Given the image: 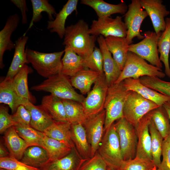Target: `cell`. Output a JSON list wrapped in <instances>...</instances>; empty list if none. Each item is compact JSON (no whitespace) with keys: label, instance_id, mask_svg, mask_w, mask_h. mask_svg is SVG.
<instances>
[{"label":"cell","instance_id":"obj_23","mask_svg":"<svg viewBox=\"0 0 170 170\" xmlns=\"http://www.w3.org/2000/svg\"><path fill=\"white\" fill-rule=\"evenodd\" d=\"M23 105L30 113V126L35 129L43 132L54 122V121L41 105H35L29 101Z\"/></svg>","mask_w":170,"mask_h":170},{"label":"cell","instance_id":"obj_28","mask_svg":"<svg viewBox=\"0 0 170 170\" xmlns=\"http://www.w3.org/2000/svg\"><path fill=\"white\" fill-rule=\"evenodd\" d=\"M41 105L54 121L68 122L62 99L50 94L42 98Z\"/></svg>","mask_w":170,"mask_h":170},{"label":"cell","instance_id":"obj_5","mask_svg":"<svg viewBox=\"0 0 170 170\" xmlns=\"http://www.w3.org/2000/svg\"><path fill=\"white\" fill-rule=\"evenodd\" d=\"M165 76L161 69L149 64L136 54L128 51L125 65L115 83H120L128 78L138 79L147 76L162 78Z\"/></svg>","mask_w":170,"mask_h":170},{"label":"cell","instance_id":"obj_6","mask_svg":"<svg viewBox=\"0 0 170 170\" xmlns=\"http://www.w3.org/2000/svg\"><path fill=\"white\" fill-rule=\"evenodd\" d=\"M159 106L135 92L128 91L123 108V116L135 128L143 117Z\"/></svg>","mask_w":170,"mask_h":170},{"label":"cell","instance_id":"obj_29","mask_svg":"<svg viewBox=\"0 0 170 170\" xmlns=\"http://www.w3.org/2000/svg\"><path fill=\"white\" fill-rule=\"evenodd\" d=\"M64 54L61 59V73L70 77L82 70L84 67L83 59L74 52L69 47L65 46Z\"/></svg>","mask_w":170,"mask_h":170},{"label":"cell","instance_id":"obj_33","mask_svg":"<svg viewBox=\"0 0 170 170\" xmlns=\"http://www.w3.org/2000/svg\"><path fill=\"white\" fill-rule=\"evenodd\" d=\"M43 148L47 151L50 162L61 158L70 153L73 148L69 144L49 138L45 135Z\"/></svg>","mask_w":170,"mask_h":170},{"label":"cell","instance_id":"obj_27","mask_svg":"<svg viewBox=\"0 0 170 170\" xmlns=\"http://www.w3.org/2000/svg\"><path fill=\"white\" fill-rule=\"evenodd\" d=\"M103 73L85 68L71 77L70 80L73 87L84 95L90 91L92 85Z\"/></svg>","mask_w":170,"mask_h":170},{"label":"cell","instance_id":"obj_1","mask_svg":"<svg viewBox=\"0 0 170 170\" xmlns=\"http://www.w3.org/2000/svg\"><path fill=\"white\" fill-rule=\"evenodd\" d=\"M89 29L88 24L82 19L67 26L63 44L83 58L88 57L93 52L98 37L91 35Z\"/></svg>","mask_w":170,"mask_h":170},{"label":"cell","instance_id":"obj_46","mask_svg":"<svg viewBox=\"0 0 170 170\" xmlns=\"http://www.w3.org/2000/svg\"><path fill=\"white\" fill-rule=\"evenodd\" d=\"M16 123L13 120L12 115L8 112V108L3 105L0 106V133L5 132L9 128Z\"/></svg>","mask_w":170,"mask_h":170},{"label":"cell","instance_id":"obj_47","mask_svg":"<svg viewBox=\"0 0 170 170\" xmlns=\"http://www.w3.org/2000/svg\"><path fill=\"white\" fill-rule=\"evenodd\" d=\"M12 116L16 124L30 126L31 116L29 111L23 105L19 106Z\"/></svg>","mask_w":170,"mask_h":170},{"label":"cell","instance_id":"obj_20","mask_svg":"<svg viewBox=\"0 0 170 170\" xmlns=\"http://www.w3.org/2000/svg\"><path fill=\"white\" fill-rule=\"evenodd\" d=\"M78 0H69L63 6L62 9L57 13L55 19L47 22V29L50 32L56 33L60 38L64 37L66 20L74 11L77 12Z\"/></svg>","mask_w":170,"mask_h":170},{"label":"cell","instance_id":"obj_21","mask_svg":"<svg viewBox=\"0 0 170 170\" xmlns=\"http://www.w3.org/2000/svg\"><path fill=\"white\" fill-rule=\"evenodd\" d=\"M81 3L88 6L95 11L99 18L110 17L114 14H125L128 6L124 2L113 4L107 3L103 0H81Z\"/></svg>","mask_w":170,"mask_h":170},{"label":"cell","instance_id":"obj_15","mask_svg":"<svg viewBox=\"0 0 170 170\" xmlns=\"http://www.w3.org/2000/svg\"><path fill=\"white\" fill-rule=\"evenodd\" d=\"M151 120L149 112L143 117L135 127L138 137L136 157L152 160L151 139L149 128Z\"/></svg>","mask_w":170,"mask_h":170},{"label":"cell","instance_id":"obj_44","mask_svg":"<svg viewBox=\"0 0 170 170\" xmlns=\"http://www.w3.org/2000/svg\"><path fill=\"white\" fill-rule=\"evenodd\" d=\"M83 59L85 68L100 73H104L103 56L99 48L95 46L93 52L90 55Z\"/></svg>","mask_w":170,"mask_h":170},{"label":"cell","instance_id":"obj_37","mask_svg":"<svg viewBox=\"0 0 170 170\" xmlns=\"http://www.w3.org/2000/svg\"><path fill=\"white\" fill-rule=\"evenodd\" d=\"M74 148L71 151L64 157L49 162L40 170H76L79 161Z\"/></svg>","mask_w":170,"mask_h":170},{"label":"cell","instance_id":"obj_25","mask_svg":"<svg viewBox=\"0 0 170 170\" xmlns=\"http://www.w3.org/2000/svg\"><path fill=\"white\" fill-rule=\"evenodd\" d=\"M3 138L10 156L20 160L26 150L29 146L27 143L20 136L14 126L5 132Z\"/></svg>","mask_w":170,"mask_h":170},{"label":"cell","instance_id":"obj_2","mask_svg":"<svg viewBox=\"0 0 170 170\" xmlns=\"http://www.w3.org/2000/svg\"><path fill=\"white\" fill-rule=\"evenodd\" d=\"M68 77L60 72L32 87L31 89L48 92L62 99L73 100L81 103L85 97L75 90Z\"/></svg>","mask_w":170,"mask_h":170},{"label":"cell","instance_id":"obj_35","mask_svg":"<svg viewBox=\"0 0 170 170\" xmlns=\"http://www.w3.org/2000/svg\"><path fill=\"white\" fill-rule=\"evenodd\" d=\"M150 113L151 120L163 139L170 136V121L164 106H159Z\"/></svg>","mask_w":170,"mask_h":170},{"label":"cell","instance_id":"obj_4","mask_svg":"<svg viewBox=\"0 0 170 170\" xmlns=\"http://www.w3.org/2000/svg\"><path fill=\"white\" fill-rule=\"evenodd\" d=\"M128 93L122 82L108 87L104 105L105 111L104 132L115 121L123 117V108Z\"/></svg>","mask_w":170,"mask_h":170},{"label":"cell","instance_id":"obj_30","mask_svg":"<svg viewBox=\"0 0 170 170\" xmlns=\"http://www.w3.org/2000/svg\"><path fill=\"white\" fill-rule=\"evenodd\" d=\"M71 124L68 122L54 121L43 133L46 136L66 143L74 148L71 138Z\"/></svg>","mask_w":170,"mask_h":170},{"label":"cell","instance_id":"obj_36","mask_svg":"<svg viewBox=\"0 0 170 170\" xmlns=\"http://www.w3.org/2000/svg\"><path fill=\"white\" fill-rule=\"evenodd\" d=\"M16 131L29 146H39L43 148V140L45 135L30 126L17 124L14 126Z\"/></svg>","mask_w":170,"mask_h":170},{"label":"cell","instance_id":"obj_42","mask_svg":"<svg viewBox=\"0 0 170 170\" xmlns=\"http://www.w3.org/2000/svg\"><path fill=\"white\" fill-rule=\"evenodd\" d=\"M139 79L144 85L170 97V82L154 76H143Z\"/></svg>","mask_w":170,"mask_h":170},{"label":"cell","instance_id":"obj_51","mask_svg":"<svg viewBox=\"0 0 170 170\" xmlns=\"http://www.w3.org/2000/svg\"><path fill=\"white\" fill-rule=\"evenodd\" d=\"M163 106L166 110L168 115L170 121V100L165 102Z\"/></svg>","mask_w":170,"mask_h":170},{"label":"cell","instance_id":"obj_32","mask_svg":"<svg viewBox=\"0 0 170 170\" xmlns=\"http://www.w3.org/2000/svg\"><path fill=\"white\" fill-rule=\"evenodd\" d=\"M71 139L79 153L84 158L91 157L90 148L85 128L81 124L71 125Z\"/></svg>","mask_w":170,"mask_h":170},{"label":"cell","instance_id":"obj_31","mask_svg":"<svg viewBox=\"0 0 170 170\" xmlns=\"http://www.w3.org/2000/svg\"><path fill=\"white\" fill-rule=\"evenodd\" d=\"M166 28L159 37L157 44L159 59L164 65L165 73L170 78L169 57L170 51V18L165 19Z\"/></svg>","mask_w":170,"mask_h":170},{"label":"cell","instance_id":"obj_34","mask_svg":"<svg viewBox=\"0 0 170 170\" xmlns=\"http://www.w3.org/2000/svg\"><path fill=\"white\" fill-rule=\"evenodd\" d=\"M65 108L67 122L71 125H83L88 118L82 104L73 100L62 99Z\"/></svg>","mask_w":170,"mask_h":170},{"label":"cell","instance_id":"obj_13","mask_svg":"<svg viewBox=\"0 0 170 170\" xmlns=\"http://www.w3.org/2000/svg\"><path fill=\"white\" fill-rule=\"evenodd\" d=\"M105 111L104 110L98 114L89 117L83 125L90 148L91 157L97 152L104 133Z\"/></svg>","mask_w":170,"mask_h":170},{"label":"cell","instance_id":"obj_40","mask_svg":"<svg viewBox=\"0 0 170 170\" xmlns=\"http://www.w3.org/2000/svg\"><path fill=\"white\" fill-rule=\"evenodd\" d=\"M151 139V152L152 161L157 168L161 163L163 139L151 120L149 126Z\"/></svg>","mask_w":170,"mask_h":170},{"label":"cell","instance_id":"obj_11","mask_svg":"<svg viewBox=\"0 0 170 170\" xmlns=\"http://www.w3.org/2000/svg\"><path fill=\"white\" fill-rule=\"evenodd\" d=\"M124 15V22L127 30L125 38L128 44H132L135 37L143 39L144 36L141 34L140 28L142 22L148 14L142 8L139 0H132Z\"/></svg>","mask_w":170,"mask_h":170},{"label":"cell","instance_id":"obj_14","mask_svg":"<svg viewBox=\"0 0 170 170\" xmlns=\"http://www.w3.org/2000/svg\"><path fill=\"white\" fill-rule=\"evenodd\" d=\"M141 6L149 16L157 34L163 32L166 28L165 18L170 14L162 0H139Z\"/></svg>","mask_w":170,"mask_h":170},{"label":"cell","instance_id":"obj_45","mask_svg":"<svg viewBox=\"0 0 170 170\" xmlns=\"http://www.w3.org/2000/svg\"><path fill=\"white\" fill-rule=\"evenodd\" d=\"M0 168L6 170H40L29 166L11 156L0 158Z\"/></svg>","mask_w":170,"mask_h":170},{"label":"cell","instance_id":"obj_54","mask_svg":"<svg viewBox=\"0 0 170 170\" xmlns=\"http://www.w3.org/2000/svg\"><path fill=\"white\" fill-rule=\"evenodd\" d=\"M156 170H158L157 169Z\"/></svg>","mask_w":170,"mask_h":170},{"label":"cell","instance_id":"obj_24","mask_svg":"<svg viewBox=\"0 0 170 170\" xmlns=\"http://www.w3.org/2000/svg\"><path fill=\"white\" fill-rule=\"evenodd\" d=\"M28 39L27 36L23 35L15 41L13 57L6 77L13 79L25 64L29 63L25 50Z\"/></svg>","mask_w":170,"mask_h":170},{"label":"cell","instance_id":"obj_12","mask_svg":"<svg viewBox=\"0 0 170 170\" xmlns=\"http://www.w3.org/2000/svg\"><path fill=\"white\" fill-rule=\"evenodd\" d=\"M122 18L121 16H117L115 18L107 17L94 20L89 33L97 37L102 36L105 38L110 36L125 38L127 30Z\"/></svg>","mask_w":170,"mask_h":170},{"label":"cell","instance_id":"obj_52","mask_svg":"<svg viewBox=\"0 0 170 170\" xmlns=\"http://www.w3.org/2000/svg\"><path fill=\"white\" fill-rule=\"evenodd\" d=\"M107 170H115L111 167H107Z\"/></svg>","mask_w":170,"mask_h":170},{"label":"cell","instance_id":"obj_49","mask_svg":"<svg viewBox=\"0 0 170 170\" xmlns=\"http://www.w3.org/2000/svg\"><path fill=\"white\" fill-rule=\"evenodd\" d=\"M11 2L18 8L21 11L22 23L23 24L27 23V19L26 12H28L26 1L25 0H11Z\"/></svg>","mask_w":170,"mask_h":170},{"label":"cell","instance_id":"obj_50","mask_svg":"<svg viewBox=\"0 0 170 170\" xmlns=\"http://www.w3.org/2000/svg\"><path fill=\"white\" fill-rule=\"evenodd\" d=\"M10 154L3 144L1 143L0 145V158L10 156Z\"/></svg>","mask_w":170,"mask_h":170},{"label":"cell","instance_id":"obj_19","mask_svg":"<svg viewBox=\"0 0 170 170\" xmlns=\"http://www.w3.org/2000/svg\"><path fill=\"white\" fill-rule=\"evenodd\" d=\"M13 79L5 77L0 83V103L8 105L13 114L18 107L30 101L20 97L14 88Z\"/></svg>","mask_w":170,"mask_h":170},{"label":"cell","instance_id":"obj_7","mask_svg":"<svg viewBox=\"0 0 170 170\" xmlns=\"http://www.w3.org/2000/svg\"><path fill=\"white\" fill-rule=\"evenodd\" d=\"M98 152L107 167L115 169L123 160L114 123L104 132Z\"/></svg>","mask_w":170,"mask_h":170},{"label":"cell","instance_id":"obj_26","mask_svg":"<svg viewBox=\"0 0 170 170\" xmlns=\"http://www.w3.org/2000/svg\"><path fill=\"white\" fill-rule=\"evenodd\" d=\"M20 161L29 166L40 169L50 162V158L45 149L32 146L26 148Z\"/></svg>","mask_w":170,"mask_h":170},{"label":"cell","instance_id":"obj_16","mask_svg":"<svg viewBox=\"0 0 170 170\" xmlns=\"http://www.w3.org/2000/svg\"><path fill=\"white\" fill-rule=\"evenodd\" d=\"M97 41L103 58V71L106 84L108 87L115 83L122 72L107 48L105 38L98 37Z\"/></svg>","mask_w":170,"mask_h":170},{"label":"cell","instance_id":"obj_39","mask_svg":"<svg viewBox=\"0 0 170 170\" xmlns=\"http://www.w3.org/2000/svg\"><path fill=\"white\" fill-rule=\"evenodd\" d=\"M32 70L25 64L13 79V85L18 94L20 97L28 99L31 102V97L28 86V74Z\"/></svg>","mask_w":170,"mask_h":170},{"label":"cell","instance_id":"obj_22","mask_svg":"<svg viewBox=\"0 0 170 170\" xmlns=\"http://www.w3.org/2000/svg\"><path fill=\"white\" fill-rule=\"evenodd\" d=\"M107 48L122 71L126 61L129 45L126 38L108 37L105 38Z\"/></svg>","mask_w":170,"mask_h":170},{"label":"cell","instance_id":"obj_3","mask_svg":"<svg viewBox=\"0 0 170 170\" xmlns=\"http://www.w3.org/2000/svg\"><path fill=\"white\" fill-rule=\"evenodd\" d=\"M64 50L52 53H44L26 48L28 62L41 76L46 79L61 72V58Z\"/></svg>","mask_w":170,"mask_h":170},{"label":"cell","instance_id":"obj_18","mask_svg":"<svg viewBox=\"0 0 170 170\" xmlns=\"http://www.w3.org/2000/svg\"><path fill=\"white\" fill-rule=\"evenodd\" d=\"M20 18L17 14L8 17L3 28L0 31V67H4L3 57L5 51H11L15 48V44L11 40L12 33L16 29Z\"/></svg>","mask_w":170,"mask_h":170},{"label":"cell","instance_id":"obj_17","mask_svg":"<svg viewBox=\"0 0 170 170\" xmlns=\"http://www.w3.org/2000/svg\"><path fill=\"white\" fill-rule=\"evenodd\" d=\"M122 83L127 91L136 92L144 98L151 100L159 106L170 100V97L154 90L142 84L139 79L128 78Z\"/></svg>","mask_w":170,"mask_h":170},{"label":"cell","instance_id":"obj_9","mask_svg":"<svg viewBox=\"0 0 170 170\" xmlns=\"http://www.w3.org/2000/svg\"><path fill=\"white\" fill-rule=\"evenodd\" d=\"M114 126L119 137L123 160L134 158L138 143L135 128L124 117L118 120Z\"/></svg>","mask_w":170,"mask_h":170},{"label":"cell","instance_id":"obj_48","mask_svg":"<svg viewBox=\"0 0 170 170\" xmlns=\"http://www.w3.org/2000/svg\"><path fill=\"white\" fill-rule=\"evenodd\" d=\"M162 156V159L157 169L170 170V136L163 139Z\"/></svg>","mask_w":170,"mask_h":170},{"label":"cell","instance_id":"obj_53","mask_svg":"<svg viewBox=\"0 0 170 170\" xmlns=\"http://www.w3.org/2000/svg\"><path fill=\"white\" fill-rule=\"evenodd\" d=\"M0 170H6L3 169H2V168H0Z\"/></svg>","mask_w":170,"mask_h":170},{"label":"cell","instance_id":"obj_10","mask_svg":"<svg viewBox=\"0 0 170 170\" xmlns=\"http://www.w3.org/2000/svg\"><path fill=\"white\" fill-rule=\"evenodd\" d=\"M108 87L103 73L95 82L92 89L88 93L87 97L81 103L88 118L104 110Z\"/></svg>","mask_w":170,"mask_h":170},{"label":"cell","instance_id":"obj_8","mask_svg":"<svg viewBox=\"0 0 170 170\" xmlns=\"http://www.w3.org/2000/svg\"><path fill=\"white\" fill-rule=\"evenodd\" d=\"M162 33L157 34L153 31H145L144 33V38L141 41L129 45L128 51L136 54L150 64L161 69L162 64L158 56L157 44Z\"/></svg>","mask_w":170,"mask_h":170},{"label":"cell","instance_id":"obj_43","mask_svg":"<svg viewBox=\"0 0 170 170\" xmlns=\"http://www.w3.org/2000/svg\"><path fill=\"white\" fill-rule=\"evenodd\" d=\"M107 165L97 152L93 156L81 159L76 170H107Z\"/></svg>","mask_w":170,"mask_h":170},{"label":"cell","instance_id":"obj_38","mask_svg":"<svg viewBox=\"0 0 170 170\" xmlns=\"http://www.w3.org/2000/svg\"><path fill=\"white\" fill-rule=\"evenodd\" d=\"M32 7V16L29 27L23 34L26 35V32L32 27L34 23L39 21L42 18L41 13L46 12L48 15L49 20H53V16L57 14L54 7L48 3L47 0H31Z\"/></svg>","mask_w":170,"mask_h":170},{"label":"cell","instance_id":"obj_41","mask_svg":"<svg viewBox=\"0 0 170 170\" xmlns=\"http://www.w3.org/2000/svg\"><path fill=\"white\" fill-rule=\"evenodd\" d=\"M157 169L152 160L135 157L123 160L115 170H156Z\"/></svg>","mask_w":170,"mask_h":170}]
</instances>
